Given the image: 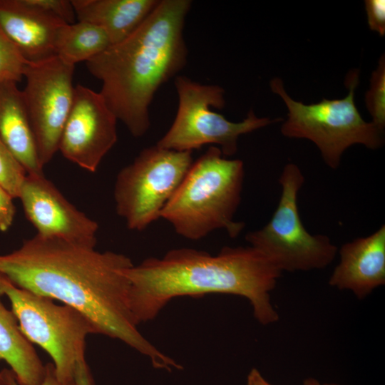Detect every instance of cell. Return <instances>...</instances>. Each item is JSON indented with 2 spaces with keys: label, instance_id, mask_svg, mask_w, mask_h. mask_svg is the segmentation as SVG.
Returning <instances> with one entry per match:
<instances>
[{
  "label": "cell",
  "instance_id": "9a60e30c",
  "mask_svg": "<svg viewBox=\"0 0 385 385\" xmlns=\"http://www.w3.org/2000/svg\"><path fill=\"white\" fill-rule=\"evenodd\" d=\"M0 138L27 174L43 173L23 93L14 82L0 83Z\"/></svg>",
  "mask_w": 385,
  "mask_h": 385
},
{
  "label": "cell",
  "instance_id": "cb8c5ba5",
  "mask_svg": "<svg viewBox=\"0 0 385 385\" xmlns=\"http://www.w3.org/2000/svg\"><path fill=\"white\" fill-rule=\"evenodd\" d=\"M12 196L0 185V232H6L12 225L16 207Z\"/></svg>",
  "mask_w": 385,
  "mask_h": 385
},
{
  "label": "cell",
  "instance_id": "484cf974",
  "mask_svg": "<svg viewBox=\"0 0 385 385\" xmlns=\"http://www.w3.org/2000/svg\"><path fill=\"white\" fill-rule=\"evenodd\" d=\"M73 379L75 385H95L86 359L77 362L74 371Z\"/></svg>",
  "mask_w": 385,
  "mask_h": 385
},
{
  "label": "cell",
  "instance_id": "8fae6325",
  "mask_svg": "<svg viewBox=\"0 0 385 385\" xmlns=\"http://www.w3.org/2000/svg\"><path fill=\"white\" fill-rule=\"evenodd\" d=\"M117 120L100 92L82 85L75 86L58 150L81 168L96 172L117 141Z\"/></svg>",
  "mask_w": 385,
  "mask_h": 385
},
{
  "label": "cell",
  "instance_id": "30bf717a",
  "mask_svg": "<svg viewBox=\"0 0 385 385\" xmlns=\"http://www.w3.org/2000/svg\"><path fill=\"white\" fill-rule=\"evenodd\" d=\"M74 67L55 56L28 63L24 70L26 83L22 93L43 168L58 150L73 102Z\"/></svg>",
  "mask_w": 385,
  "mask_h": 385
},
{
  "label": "cell",
  "instance_id": "5b68a950",
  "mask_svg": "<svg viewBox=\"0 0 385 385\" xmlns=\"http://www.w3.org/2000/svg\"><path fill=\"white\" fill-rule=\"evenodd\" d=\"M359 71H350L345 79L349 93L342 99L326 98L317 103L305 105L292 99L284 90L283 82L274 78L272 91L279 96L287 109V118L281 127L283 135L304 138L314 143L324 163L337 169L344 152L354 144L376 149L384 144V130L373 122L365 121L354 101L359 84Z\"/></svg>",
  "mask_w": 385,
  "mask_h": 385
},
{
  "label": "cell",
  "instance_id": "ba28073f",
  "mask_svg": "<svg viewBox=\"0 0 385 385\" xmlns=\"http://www.w3.org/2000/svg\"><path fill=\"white\" fill-rule=\"evenodd\" d=\"M174 85L178 111L171 126L156 143L160 148L192 152L210 145L218 147L224 156H232L237 150L240 135L272 122L257 117L251 110L244 120L234 123L211 110L225 106V91L219 86L202 84L184 76H176Z\"/></svg>",
  "mask_w": 385,
  "mask_h": 385
},
{
  "label": "cell",
  "instance_id": "7402d4cb",
  "mask_svg": "<svg viewBox=\"0 0 385 385\" xmlns=\"http://www.w3.org/2000/svg\"><path fill=\"white\" fill-rule=\"evenodd\" d=\"M26 1L66 24H73L76 18L71 1L26 0Z\"/></svg>",
  "mask_w": 385,
  "mask_h": 385
},
{
  "label": "cell",
  "instance_id": "8992f818",
  "mask_svg": "<svg viewBox=\"0 0 385 385\" xmlns=\"http://www.w3.org/2000/svg\"><path fill=\"white\" fill-rule=\"evenodd\" d=\"M304 182L299 167L287 163L279 178L282 192L271 219L263 227L245 236L250 246L265 255L282 272L324 269L338 253L328 236L310 234L301 220L297 196Z\"/></svg>",
  "mask_w": 385,
  "mask_h": 385
},
{
  "label": "cell",
  "instance_id": "7c38bea8",
  "mask_svg": "<svg viewBox=\"0 0 385 385\" xmlns=\"http://www.w3.org/2000/svg\"><path fill=\"white\" fill-rule=\"evenodd\" d=\"M19 198L36 235L96 247L98 223L71 204L43 173L26 175Z\"/></svg>",
  "mask_w": 385,
  "mask_h": 385
},
{
  "label": "cell",
  "instance_id": "83f0119b",
  "mask_svg": "<svg viewBox=\"0 0 385 385\" xmlns=\"http://www.w3.org/2000/svg\"><path fill=\"white\" fill-rule=\"evenodd\" d=\"M302 385H341L336 383H321L318 380L314 378H307L306 379L303 383Z\"/></svg>",
  "mask_w": 385,
  "mask_h": 385
},
{
  "label": "cell",
  "instance_id": "ac0fdd59",
  "mask_svg": "<svg viewBox=\"0 0 385 385\" xmlns=\"http://www.w3.org/2000/svg\"><path fill=\"white\" fill-rule=\"evenodd\" d=\"M111 42L100 27L84 21L64 24L58 29L55 40V56L63 62L75 66L96 56Z\"/></svg>",
  "mask_w": 385,
  "mask_h": 385
},
{
  "label": "cell",
  "instance_id": "d6986e66",
  "mask_svg": "<svg viewBox=\"0 0 385 385\" xmlns=\"http://www.w3.org/2000/svg\"><path fill=\"white\" fill-rule=\"evenodd\" d=\"M27 61L0 28V83L21 81Z\"/></svg>",
  "mask_w": 385,
  "mask_h": 385
},
{
  "label": "cell",
  "instance_id": "ffe728a7",
  "mask_svg": "<svg viewBox=\"0 0 385 385\" xmlns=\"http://www.w3.org/2000/svg\"><path fill=\"white\" fill-rule=\"evenodd\" d=\"M365 103L372 121L384 130L385 125V59L382 55L377 68L371 73L370 87L365 95Z\"/></svg>",
  "mask_w": 385,
  "mask_h": 385
},
{
  "label": "cell",
  "instance_id": "44dd1931",
  "mask_svg": "<svg viewBox=\"0 0 385 385\" xmlns=\"http://www.w3.org/2000/svg\"><path fill=\"white\" fill-rule=\"evenodd\" d=\"M26 175L24 168L0 138V185L14 199L19 198Z\"/></svg>",
  "mask_w": 385,
  "mask_h": 385
},
{
  "label": "cell",
  "instance_id": "f1b7e54d",
  "mask_svg": "<svg viewBox=\"0 0 385 385\" xmlns=\"http://www.w3.org/2000/svg\"><path fill=\"white\" fill-rule=\"evenodd\" d=\"M0 385H6L1 371H0Z\"/></svg>",
  "mask_w": 385,
  "mask_h": 385
},
{
  "label": "cell",
  "instance_id": "603a6c76",
  "mask_svg": "<svg viewBox=\"0 0 385 385\" xmlns=\"http://www.w3.org/2000/svg\"><path fill=\"white\" fill-rule=\"evenodd\" d=\"M364 5L370 29L378 32L380 36H384L385 1L366 0Z\"/></svg>",
  "mask_w": 385,
  "mask_h": 385
},
{
  "label": "cell",
  "instance_id": "2e32d148",
  "mask_svg": "<svg viewBox=\"0 0 385 385\" xmlns=\"http://www.w3.org/2000/svg\"><path fill=\"white\" fill-rule=\"evenodd\" d=\"M160 0H71L78 21L101 28L111 45L130 36L148 18Z\"/></svg>",
  "mask_w": 385,
  "mask_h": 385
},
{
  "label": "cell",
  "instance_id": "4fadbf2b",
  "mask_svg": "<svg viewBox=\"0 0 385 385\" xmlns=\"http://www.w3.org/2000/svg\"><path fill=\"white\" fill-rule=\"evenodd\" d=\"M338 252L339 262L328 282L331 287L363 299L385 284L384 225L367 237L343 244Z\"/></svg>",
  "mask_w": 385,
  "mask_h": 385
},
{
  "label": "cell",
  "instance_id": "4316f807",
  "mask_svg": "<svg viewBox=\"0 0 385 385\" xmlns=\"http://www.w3.org/2000/svg\"><path fill=\"white\" fill-rule=\"evenodd\" d=\"M246 385H272L267 381L258 369L254 368L250 371Z\"/></svg>",
  "mask_w": 385,
  "mask_h": 385
},
{
  "label": "cell",
  "instance_id": "d4e9b609",
  "mask_svg": "<svg viewBox=\"0 0 385 385\" xmlns=\"http://www.w3.org/2000/svg\"><path fill=\"white\" fill-rule=\"evenodd\" d=\"M1 373L4 379L6 385H19L12 371L10 369H4ZM41 385H75L74 379L68 381L60 380L55 372L53 363L46 364V373Z\"/></svg>",
  "mask_w": 385,
  "mask_h": 385
},
{
  "label": "cell",
  "instance_id": "e0dca14e",
  "mask_svg": "<svg viewBox=\"0 0 385 385\" xmlns=\"http://www.w3.org/2000/svg\"><path fill=\"white\" fill-rule=\"evenodd\" d=\"M2 296L0 290V361L9 366L19 385H41L46 364L22 332L12 310L5 307Z\"/></svg>",
  "mask_w": 385,
  "mask_h": 385
},
{
  "label": "cell",
  "instance_id": "6da1fadb",
  "mask_svg": "<svg viewBox=\"0 0 385 385\" xmlns=\"http://www.w3.org/2000/svg\"><path fill=\"white\" fill-rule=\"evenodd\" d=\"M133 265L123 254L38 235L0 255V274L15 286L75 308L96 334L124 342L155 368L170 371L178 364L143 337L130 310L126 272Z\"/></svg>",
  "mask_w": 385,
  "mask_h": 385
},
{
  "label": "cell",
  "instance_id": "3957f363",
  "mask_svg": "<svg viewBox=\"0 0 385 385\" xmlns=\"http://www.w3.org/2000/svg\"><path fill=\"white\" fill-rule=\"evenodd\" d=\"M190 6L189 0H160L130 36L86 61L106 104L134 137L150 128L157 91L187 63L183 29Z\"/></svg>",
  "mask_w": 385,
  "mask_h": 385
},
{
  "label": "cell",
  "instance_id": "277c9868",
  "mask_svg": "<svg viewBox=\"0 0 385 385\" xmlns=\"http://www.w3.org/2000/svg\"><path fill=\"white\" fill-rule=\"evenodd\" d=\"M244 177L242 160L226 158L218 147L210 146L192 163L160 217L186 239L197 240L220 229L235 238L245 227L235 220Z\"/></svg>",
  "mask_w": 385,
  "mask_h": 385
},
{
  "label": "cell",
  "instance_id": "5bb4252c",
  "mask_svg": "<svg viewBox=\"0 0 385 385\" xmlns=\"http://www.w3.org/2000/svg\"><path fill=\"white\" fill-rule=\"evenodd\" d=\"M66 23L26 0H0V28L28 63L55 56V40Z\"/></svg>",
  "mask_w": 385,
  "mask_h": 385
},
{
  "label": "cell",
  "instance_id": "9c48e42d",
  "mask_svg": "<svg viewBox=\"0 0 385 385\" xmlns=\"http://www.w3.org/2000/svg\"><path fill=\"white\" fill-rule=\"evenodd\" d=\"M192 163V152L155 145L144 148L120 170L114 200L117 214L128 229L142 231L160 217Z\"/></svg>",
  "mask_w": 385,
  "mask_h": 385
},
{
  "label": "cell",
  "instance_id": "52a82bcc",
  "mask_svg": "<svg viewBox=\"0 0 385 385\" xmlns=\"http://www.w3.org/2000/svg\"><path fill=\"white\" fill-rule=\"evenodd\" d=\"M0 290L26 337L51 358L57 377L73 379L77 362L85 359L86 337L96 334L93 323L75 308L19 288L1 274Z\"/></svg>",
  "mask_w": 385,
  "mask_h": 385
},
{
  "label": "cell",
  "instance_id": "7a4b0ae2",
  "mask_svg": "<svg viewBox=\"0 0 385 385\" xmlns=\"http://www.w3.org/2000/svg\"><path fill=\"white\" fill-rule=\"evenodd\" d=\"M282 272L251 247H225L212 255L192 248L168 251L129 268L130 307L138 324L154 319L173 298L220 293L246 298L262 325L279 320L270 294Z\"/></svg>",
  "mask_w": 385,
  "mask_h": 385
}]
</instances>
